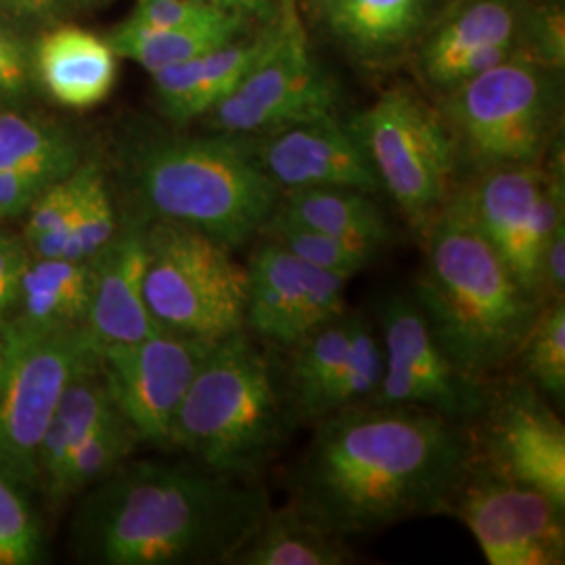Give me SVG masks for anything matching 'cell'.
Wrapping results in <instances>:
<instances>
[{"mask_svg": "<svg viewBox=\"0 0 565 565\" xmlns=\"http://www.w3.org/2000/svg\"><path fill=\"white\" fill-rule=\"evenodd\" d=\"M30 249L23 237L0 226V333L13 317L21 275L30 260Z\"/></svg>", "mask_w": 565, "mask_h": 565, "instance_id": "b9f144b4", "label": "cell"}, {"mask_svg": "<svg viewBox=\"0 0 565 565\" xmlns=\"http://www.w3.org/2000/svg\"><path fill=\"white\" fill-rule=\"evenodd\" d=\"M490 565H562L565 507L488 465L471 467L450 509Z\"/></svg>", "mask_w": 565, "mask_h": 565, "instance_id": "7c38bea8", "label": "cell"}, {"mask_svg": "<svg viewBox=\"0 0 565 565\" xmlns=\"http://www.w3.org/2000/svg\"><path fill=\"white\" fill-rule=\"evenodd\" d=\"M90 289V260L30 256L21 275L13 315L32 323L84 327Z\"/></svg>", "mask_w": 565, "mask_h": 565, "instance_id": "d4e9b609", "label": "cell"}, {"mask_svg": "<svg viewBox=\"0 0 565 565\" xmlns=\"http://www.w3.org/2000/svg\"><path fill=\"white\" fill-rule=\"evenodd\" d=\"M139 440L141 438L132 425L121 417L120 411H116L72 450L57 480L46 488L49 497L63 501L86 490L88 486L97 484L114 469H118L126 457H130Z\"/></svg>", "mask_w": 565, "mask_h": 565, "instance_id": "1f68e13d", "label": "cell"}, {"mask_svg": "<svg viewBox=\"0 0 565 565\" xmlns=\"http://www.w3.org/2000/svg\"><path fill=\"white\" fill-rule=\"evenodd\" d=\"M36 88L34 36L0 18V109H25Z\"/></svg>", "mask_w": 565, "mask_h": 565, "instance_id": "d590c367", "label": "cell"}, {"mask_svg": "<svg viewBox=\"0 0 565 565\" xmlns=\"http://www.w3.org/2000/svg\"><path fill=\"white\" fill-rule=\"evenodd\" d=\"M282 4L287 7V4H298V0H282Z\"/></svg>", "mask_w": 565, "mask_h": 565, "instance_id": "bcb514c9", "label": "cell"}, {"mask_svg": "<svg viewBox=\"0 0 565 565\" xmlns=\"http://www.w3.org/2000/svg\"><path fill=\"white\" fill-rule=\"evenodd\" d=\"M260 235L281 243L282 247L294 252L303 263L329 270L345 281L363 273L371 260L382 252L364 243L348 242L323 231L291 223L279 214H273V218L264 226Z\"/></svg>", "mask_w": 565, "mask_h": 565, "instance_id": "d6a6232c", "label": "cell"}, {"mask_svg": "<svg viewBox=\"0 0 565 565\" xmlns=\"http://www.w3.org/2000/svg\"><path fill=\"white\" fill-rule=\"evenodd\" d=\"M562 72L522 55L440 95L459 163L480 174L543 162L562 118Z\"/></svg>", "mask_w": 565, "mask_h": 565, "instance_id": "8992f818", "label": "cell"}, {"mask_svg": "<svg viewBox=\"0 0 565 565\" xmlns=\"http://www.w3.org/2000/svg\"><path fill=\"white\" fill-rule=\"evenodd\" d=\"M534 0H455L427 25L413 49L425 86L445 95L488 70L527 55Z\"/></svg>", "mask_w": 565, "mask_h": 565, "instance_id": "9a60e30c", "label": "cell"}, {"mask_svg": "<svg viewBox=\"0 0 565 565\" xmlns=\"http://www.w3.org/2000/svg\"><path fill=\"white\" fill-rule=\"evenodd\" d=\"M324 2H327V0H306V4H308L315 13H319V11L323 9Z\"/></svg>", "mask_w": 565, "mask_h": 565, "instance_id": "f6af8a7d", "label": "cell"}, {"mask_svg": "<svg viewBox=\"0 0 565 565\" xmlns=\"http://www.w3.org/2000/svg\"><path fill=\"white\" fill-rule=\"evenodd\" d=\"M270 503L256 480L205 465L135 463L82 509V555L103 565L228 564Z\"/></svg>", "mask_w": 565, "mask_h": 565, "instance_id": "7a4b0ae2", "label": "cell"}, {"mask_svg": "<svg viewBox=\"0 0 565 565\" xmlns=\"http://www.w3.org/2000/svg\"><path fill=\"white\" fill-rule=\"evenodd\" d=\"M354 317H342L324 323L302 342L296 343L287 377V398L291 415L298 422H310V413L324 385L331 382L350 345Z\"/></svg>", "mask_w": 565, "mask_h": 565, "instance_id": "f1b7e54d", "label": "cell"}, {"mask_svg": "<svg viewBox=\"0 0 565 565\" xmlns=\"http://www.w3.org/2000/svg\"><path fill=\"white\" fill-rule=\"evenodd\" d=\"M275 214L348 242L384 249L392 239L390 224L373 193L342 186L282 191Z\"/></svg>", "mask_w": 565, "mask_h": 565, "instance_id": "cb8c5ba5", "label": "cell"}, {"mask_svg": "<svg viewBox=\"0 0 565 565\" xmlns=\"http://www.w3.org/2000/svg\"><path fill=\"white\" fill-rule=\"evenodd\" d=\"M200 2L228 15H235L256 28L277 23L285 9L282 0H200Z\"/></svg>", "mask_w": 565, "mask_h": 565, "instance_id": "ee69618b", "label": "cell"}, {"mask_svg": "<svg viewBox=\"0 0 565 565\" xmlns=\"http://www.w3.org/2000/svg\"><path fill=\"white\" fill-rule=\"evenodd\" d=\"M380 323L384 375L369 403L417 406L457 422L484 411V382L465 375L446 356L415 298H390Z\"/></svg>", "mask_w": 565, "mask_h": 565, "instance_id": "4fadbf2b", "label": "cell"}, {"mask_svg": "<svg viewBox=\"0 0 565 565\" xmlns=\"http://www.w3.org/2000/svg\"><path fill=\"white\" fill-rule=\"evenodd\" d=\"M210 348V342L166 329L139 342L99 348L111 401L141 440L172 446L182 398Z\"/></svg>", "mask_w": 565, "mask_h": 565, "instance_id": "5bb4252c", "label": "cell"}, {"mask_svg": "<svg viewBox=\"0 0 565 565\" xmlns=\"http://www.w3.org/2000/svg\"><path fill=\"white\" fill-rule=\"evenodd\" d=\"M118 55L99 34L74 23H60L34 39L36 86L65 109L102 105L118 81Z\"/></svg>", "mask_w": 565, "mask_h": 565, "instance_id": "7402d4cb", "label": "cell"}, {"mask_svg": "<svg viewBox=\"0 0 565 565\" xmlns=\"http://www.w3.org/2000/svg\"><path fill=\"white\" fill-rule=\"evenodd\" d=\"M147 258V221L135 216L90 260L93 289L84 329L97 348L139 342L162 329L145 302Z\"/></svg>", "mask_w": 565, "mask_h": 565, "instance_id": "d6986e66", "label": "cell"}, {"mask_svg": "<svg viewBox=\"0 0 565 565\" xmlns=\"http://www.w3.org/2000/svg\"><path fill=\"white\" fill-rule=\"evenodd\" d=\"M565 291V226L546 243L539 263L541 300H559Z\"/></svg>", "mask_w": 565, "mask_h": 565, "instance_id": "7bdbcfd3", "label": "cell"}, {"mask_svg": "<svg viewBox=\"0 0 565 565\" xmlns=\"http://www.w3.org/2000/svg\"><path fill=\"white\" fill-rule=\"evenodd\" d=\"M277 23L254 28L200 57L151 74L158 107L174 126H186L210 114L263 60L277 36Z\"/></svg>", "mask_w": 565, "mask_h": 565, "instance_id": "ffe728a7", "label": "cell"}, {"mask_svg": "<svg viewBox=\"0 0 565 565\" xmlns=\"http://www.w3.org/2000/svg\"><path fill=\"white\" fill-rule=\"evenodd\" d=\"M120 228L118 212L107 189L102 166L93 162L84 186L81 205L61 231L30 243L32 256L65 258V260H93Z\"/></svg>", "mask_w": 565, "mask_h": 565, "instance_id": "83f0119b", "label": "cell"}, {"mask_svg": "<svg viewBox=\"0 0 565 565\" xmlns=\"http://www.w3.org/2000/svg\"><path fill=\"white\" fill-rule=\"evenodd\" d=\"M249 141L264 172L281 191L315 186L382 191L361 142L338 114L291 124Z\"/></svg>", "mask_w": 565, "mask_h": 565, "instance_id": "ac0fdd59", "label": "cell"}, {"mask_svg": "<svg viewBox=\"0 0 565 565\" xmlns=\"http://www.w3.org/2000/svg\"><path fill=\"white\" fill-rule=\"evenodd\" d=\"M384 375V348L382 338L354 315L350 345L345 350L342 364L338 366L331 382L319 394L310 422H319L338 411L354 404L369 403L377 392Z\"/></svg>", "mask_w": 565, "mask_h": 565, "instance_id": "f546056e", "label": "cell"}, {"mask_svg": "<svg viewBox=\"0 0 565 565\" xmlns=\"http://www.w3.org/2000/svg\"><path fill=\"white\" fill-rule=\"evenodd\" d=\"M354 559L345 539L312 522L296 505L268 513L231 555L235 565H345Z\"/></svg>", "mask_w": 565, "mask_h": 565, "instance_id": "603a6c76", "label": "cell"}, {"mask_svg": "<svg viewBox=\"0 0 565 565\" xmlns=\"http://www.w3.org/2000/svg\"><path fill=\"white\" fill-rule=\"evenodd\" d=\"M76 168L61 166V163H34V166L2 170L0 172V221L21 218L32 207V203L41 198L46 186L65 179Z\"/></svg>", "mask_w": 565, "mask_h": 565, "instance_id": "74e56055", "label": "cell"}, {"mask_svg": "<svg viewBox=\"0 0 565 565\" xmlns=\"http://www.w3.org/2000/svg\"><path fill=\"white\" fill-rule=\"evenodd\" d=\"M345 279L303 263L281 243L258 245L247 264L243 329L281 348H294L324 323L342 317Z\"/></svg>", "mask_w": 565, "mask_h": 565, "instance_id": "2e32d148", "label": "cell"}, {"mask_svg": "<svg viewBox=\"0 0 565 565\" xmlns=\"http://www.w3.org/2000/svg\"><path fill=\"white\" fill-rule=\"evenodd\" d=\"M459 198L515 279L541 300L539 263L546 243L565 226L562 170L541 163L486 170Z\"/></svg>", "mask_w": 565, "mask_h": 565, "instance_id": "8fae6325", "label": "cell"}, {"mask_svg": "<svg viewBox=\"0 0 565 565\" xmlns=\"http://www.w3.org/2000/svg\"><path fill=\"white\" fill-rule=\"evenodd\" d=\"M128 18L153 28H203L239 20L200 0H137V7Z\"/></svg>", "mask_w": 565, "mask_h": 565, "instance_id": "ab89813d", "label": "cell"}, {"mask_svg": "<svg viewBox=\"0 0 565 565\" xmlns=\"http://www.w3.org/2000/svg\"><path fill=\"white\" fill-rule=\"evenodd\" d=\"M338 105V86L308 44L300 4H287L273 46L203 118L212 132L254 139L291 124L333 116Z\"/></svg>", "mask_w": 565, "mask_h": 565, "instance_id": "30bf717a", "label": "cell"}, {"mask_svg": "<svg viewBox=\"0 0 565 565\" xmlns=\"http://www.w3.org/2000/svg\"><path fill=\"white\" fill-rule=\"evenodd\" d=\"M486 465L565 507V427L532 384L505 387L484 425Z\"/></svg>", "mask_w": 565, "mask_h": 565, "instance_id": "e0dca14e", "label": "cell"}, {"mask_svg": "<svg viewBox=\"0 0 565 565\" xmlns=\"http://www.w3.org/2000/svg\"><path fill=\"white\" fill-rule=\"evenodd\" d=\"M289 419L287 385L242 329L212 343L182 398L172 446L214 471L256 480L282 445Z\"/></svg>", "mask_w": 565, "mask_h": 565, "instance_id": "5b68a950", "label": "cell"}, {"mask_svg": "<svg viewBox=\"0 0 565 565\" xmlns=\"http://www.w3.org/2000/svg\"><path fill=\"white\" fill-rule=\"evenodd\" d=\"M145 302L166 331L221 342L242 331L247 266L233 247L182 224L147 221Z\"/></svg>", "mask_w": 565, "mask_h": 565, "instance_id": "ba28073f", "label": "cell"}, {"mask_svg": "<svg viewBox=\"0 0 565 565\" xmlns=\"http://www.w3.org/2000/svg\"><path fill=\"white\" fill-rule=\"evenodd\" d=\"M380 186L417 231L455 193L457 149L438 107L408 86H394L348 121Z\"/></svg>", "mask_w": 565, "mask_h": 565, "instance_id": "9c48e42d", "label": "cell"}, {"mask_svg": "<svg viewBox=\"0 0 565 565\" xmlns=\"http://www.w3.org/2000/svg\"><path fill=\"white\" fill-rule=\"evenodd\" d=\"M126 174L142 221L182 224L239 247L260 235L282 191L252 141L233 135H147L130 145Z\"/></svg>", "mask_w": 565, "mask_h": 565, "instance_id": "277c9868", "label": "cell"}, {"mask_svg": "<svg viewBox=\"0 0 565 565\" xmlns=\"http://www.w3.org/2000/svg\"><path fill=\"white\" fill-rule=\"evenodd\" d=\"M438 0H327L317 13L343 51L369 70L403 60L436 18Z\"/></svg>", "mask_w": 565, "mask_h": 565, "instance_id": "44dd1931", "label": "cell"}, {"mask_svg": "<svg viewBox=\"0 0 565 565\" xmlns=\"http://www.w3.org/2000/svg\"><path fill=\"white\" fill-rule=\"evenodd\" d=\"M461 422L417 406L363 403L317 422L291 476L294 503L348 539L440 515L473 467Z\"/></svg>", "mask_w": 565, "mask_h": 565, "instance_id": "6da1fadb", "label": "cell"}, {"mask_svg": "<svg viewBox=\"0 0 565 565\" xmlns=\"http://www.w3.org/2000/svg\"><path fill=\"white\" fill-rule=\"evenodd\" d=\"M99 2L105 0H0V18L34 36L42 30L67 23Z\"/></svg>", "mask_w": 565, "mask_h": 565, "instance_id": "60d3db41", "label": "cell"}, {"mask_svg": "<svg viewBox=\"0 0 565 565\" xmlns=\"http://www.w3.org/2000/svg\"><path fill=\"white\" fill-rule=\"evenodd\" d=\"M99 363V348L78 324L11 317L0 333V467L25 486L39 482L44 431L65 390Z\"/></svg>", "mask_w": 565, "mask_h": 565, "instance_id": "52a82bcc", "label": "cell"}, {"mask_svg": "<svg viewBox=\"0 0 565 565\" xmlns=\"http://www.w3.org/2000/svg\"><path fill=\"white\" fill-rule=\"evenodd\" d=\"M415 300L452 364L469 377L511 363L543 302L515 279L455 191L425 228Z\"/></svg>", "mask_w": 565, "mask_h": 565, "instance_id": "3957f363", "label": "cell"}, {"mask_svg": "<svg viewBox=\"0 0 565 565\" xmlns=\"http://www.w3.org/2000/svg\"><path fill=\"white\" fill-rule=\"evenodd\" d=\"M525 375L536 390L553 401L565 396V303L564 298L541 306L539 317L525 335L520 350Z\"/></svg>", "mask_w": 565, "mask_h": 565, "instance_id": "836d02e7", "label": "cell"}, {"mask_svg": "<svg viewBox=\"0 0 565 565\" xmlns=\"http://www.w3.org/2000/svg\"><path fill=\"white\" fill-rule=\"evenodd\" d=\"M93 162H81V166L67 174L65 179L53 182L41 193V198L32 203V207L23 214V242L34 243L61 231L70 218L76 214L84 195V186L90 174Z\"/></svg>", "mask_w": 565, "mask_h": 565, "instance_id": "8d00e7d4", "label": "cell"}, {"mask_svg": "<svg viewBox=\"0 0 565 565\" xmlns=\"http://www.w3.org/2000/svg\"><path fill=\"white\" fill-rule=\"evenodd\" d=\"M116 411L118 408L103 377L102 364H93L82 371L65 390L44 431L39 452V482H44L46 488L53 484L72 450Z\"/></svg>", "mask_w": 565, "mask_h": 565, "instance_id": "4316f807", "label": "cell"}, {"mask_svg": "<svg viewBox=\"0 0 565 565\" xmlns=\"http://www.w3.org/2000/svg\"><path fill=\"white\" fill-rule=\"evenodd\" d=\"M23 486L0 467V565L39 564L44 553L41 522Z\"/></svg>", "mask_w": 565, "mask_h": 565, "instance_id": "e575fe53", "label": "cell"}, {"mask_svg": "<svg viewBox=\"0 0 565 565\" xmlns=\"http://www.w3.org/2000/svg\"><path fill=\"white\" fill-rule=\"evenodd\" d=\"M81 162L78 141L57 121L25 109H0V172L34 163L76 168Z\"/></svg>", "mask_w": 565, "mask_h": 565, "instance_id": "4dcf8cb0", "label": "cell"}, {"mask_svg": "<svg viewBox=\"0 0 565 565\" xmlns=\"http://www.w3.org/2000/svg\"><path fill=\"white\" fill-rule=\"evenodd\" d=\"M527 53L532 60L541 61L548 67L564 70L565 13L562 2H532L527 23Z\"/></svg>", "mask_w": 565, "mask_h": 565, "instance_id": "f35d334b", "label": "cell"}, {"mask_svg": "<svg viewBox=\"0 0 565 565\" xmlns=\"http://www.w3.org/2000/svg\"><path fill=\"white\" fill-rule=\"evenodd\" d=\"M254 28L256 25L243 20L203 28H153L128 18L109 32L107 42L121 60L135 61L149 74H156L163 67L200 57L203 53L237 41Z\"/></svg>", "mask_w": 565, "mask_h": 565, "instance_id": "484cf974", "label": "cell"}]
</instances>
